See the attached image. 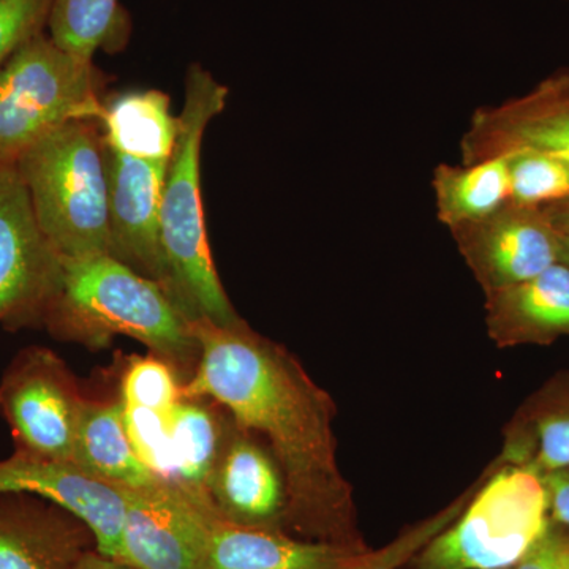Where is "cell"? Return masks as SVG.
I'll use <instances>...</instances> for the list:
<instances>
[{
    "label": "cell",
    "mask_w": 569,
    "mask_h": 569,
    "mask_svg": "<svg viewBox=\"0 0 569 569\" xmlns=\"http://www.w3.org/2000/svg\"><path fill=\"white\" fill-rule=\"evenodd\" d=\"M200 359L182 397L213 400L241 429L263 433L287 488L283 531L306 541L367 550L353 490L340 473L331 397L279 343L244 320L217 325L198 318Z\"/></svg>",
    "instance_id": "1"
},
{
    "label": "cell",
    "mask_w": 569,
    "mask_h": 569,
    "mask_svg": "<svg viewBox=\"0 0 569 569\" xmlns=\"http://www.w3.org/2000/svg\"><path fill=\"white\" fill-rule=\"evenodd\" d=\"M61 261L58 290L43 317L51 335L93 348L116 336L132 337L174 369L197 367L192 320L162 283L110 253Z\"/></svg>",
    "instance_id": "2"
},
{
    "label": "cell",
    "mask_w": 569,
    "mask_h": 569,
    "mask_svg": "<svg viewBox=\"0 0 569 569\" xmlns=\"http://www.w3.org/2000/svg\"><path fill=\"white\" fill-rule=\"evenodd\" d=\"M227 86L200 63L187 71L178 137L168 160L162 198V247L167 282L164 290L190 320L233 325L236 313L213 264L206 231L201 148L209 123L223 112Z\"/></svg>",
    "instance_id": "3"
},
{
    "label": "cell",
    "mask_w": 569,
    "mask_h": 569,
    "mask_svg": "<svg viewBox=\"0 0 569 569\" xmlns=\"http://www.w3.org/2000/svg\"><path fill=\"white\" fill-rule=\"evenodd\" d=\"M41 233L61 260L110 253L100 123H63L14 162Z\"/></svg>",
    "instance_id": "4"
},
{
    "label": "cell",
    "mask_w": 569,
    "mask_h": 569,
    "mask_svg": "<svg viewBox=\"0 0 569 569\" xmlns=\"http://www.w3.org/2000/svg\"><path fill=\"white\" fill-rule=\"evenodd\" d=\"M108 81L93 59L63 50L47 32L22 44L0 67V164H14L63 123L100 122Z\"/></svg>",
    "instance_id": "5"
},
{
    "label": "cell",
    "mask_w": 569,
    "mask_h": 569,
    "mask_svg": "<svg viewBox=\"0 0 569 569\" xmlns=\"http://www.w3.org/2000/svg\"><path fill=\"white\" fill-rule=\"evenodd\" d=\"M549 523L541 477L526 467L505 466L410 561L411 569L515 568Z\"/></svg>",
    "instance_id": "6"
},
{
    "label": "cell",
    "mask_w": 569,
    "mask_h": 569,
    "mask_svg": "<svg viewBox=\"0 0 569 569\" xmlns=\"http://www.w3.org/2000/svg\"><path fill=\"white\" fill-rule=\"evenodd\" d=\"M84 402L73 373L50 348L20 351L0 381V413L14 452L31 458L73 462Z\"/></svg>",
    "instance_id": "7"
},
{
    "label": "cell",
    "mask_w": 569,
    "mask_h": 569,
    "mask_svg": "<svg viewBox=\"0 0 569 569\" xmlns=\"http://www.w3.org/2000/svg\"><path fill=\"white\" fill-rule=\"evenodd\" d=\"M62 261L41 233L14 164H0V323L43 325Z\"/></svg>",
    "instance_id": "8"
},
{
    "label": "cell",
    "mask_w": 569,
    "mask_h": 569,
    "mask_svg": "<svg viewBox=\"0 0 569 569\" xmlns=\"http://www.w3.org/2000/svg\"><path fill=\"white\" fill-rule=\"evenodd\" d=\"M123 496L122 563L133 569H204L211 500L164 479L123 489Z\"/></svg>",
    "instance_id": "9"
},
{
    "label": "cell",
    "mask_w": 569,
    "mask_h": 569,
    "mask_svg": "<svg viewBox=\"0 0 569 569\" xmlns=\"http://www.w3.org/2000/svg\"><path fill=\"white\" fill-rule=\"evenodd\" d=\"M485 293L527 282L560 263V233L542 208L508 203L451 230Z\"/></svg>",
    "instance_id": "10"
},
{
    "label": "cell",
    "mask_w": 569,
    "mask_h": 569,
    "mask_svg": "<svg viewBox=\"0 0 569 569\" xmlns=\"http://www.w3.org/2000/svg\"><path fill=\"white\" fill-rule=\"evenodd\" d=\"M522 151L569 163V69L550 74L523 96L481 108L460 141L466 164Z\"/></svg>",
    "instance_id": "11"
},
{
    "label": "cell",
    "mask_w": 569,
    "mask_h": 569,
    "mask_svg": "<svg viewBox=\"0 0 569 569\" xmlns=\"http://www.w3.org/2000/svg\"><path fill=\"white\" fill-rule=\"evenodd\" d=\"M168 162H149L104 146L110 254L156 282H167L162 198Z\"/></svg>",
    "instance_id": "12"
},
{
    "label": "cell",
    "mask_w": 569,
    "mask_h": 569,
    "mask_svg": "<svg viewBox=\"0 0 569 569\" xmlns=\"http://www.w3.org/2000/svg\"><path fill=\"white\" fill-rule=\"evenodd\" d=\"M32 493L82 520L103 556L121 561L126 519L123 489L93 478L74 462L14 452L0 460V493Z\"/></svg>",
    "instance_id": "13"
},
{
    "label": "cell",
    "mask_w": 569,
    "mask_h": 569,
    "mask_svg": "<svg viewBox=\"0 0 569 569\" xmlns=\"http://www.w3.org/2000/svg\"><path fill=\"white\" fill-rule=\"evenodd\" d=\"M93 548L92 531L67 509L32 493H0V569H74Z\"/></svg>",
    "instance_id": "14"
},
{
    "label": "cell",
    "mask_w": 569,
    "mask_h": 569,
    "mask_svg": "<svg viewBox=\"0 0 569 569\" xmlns=\"http://www.w3.org/2000/svg\"><path fill=\"white\" fill-rule=\"evenodd\" d=\"M208 496L231 522L283 531L287 488L279 463L236 422L209 478Z\"/></svg>",
    "instance_id": "15"
},
{
    "label": "cell",
    "mask_w": 569,
    "mask_h": 569,
    "mask_svg": "<svg viewBox=\"0 0 569 569\" xmlns=\"http://www.w3.org/2000/svg\"><path fill=\"white\" fill-rule=\"evenodd\" d=\"M362 552L208 515L204 569H347Z\"/></svg>",
    "instance_id": "16"
},
{
    "label": "cell",
    "mask_w": 569,
    "mask_h": 569,
    "mask_svg": "<svg viewBox=\"0 0 569 569\" xmlns=\"http://www.w3.org/2000/svg\"><path fill=\"white\" fill-rule=\"evenodd\" d=\"M486 325L498 347L549 346L569 336V266L486 295Z\"/></svg>",
    "instance_id": "17"
},
{
    "label": "cell",
    "mask_w": 569,
    "mask_h": 569,
    "mask_svg": "<svg viewBox=\"0 0 569 569\" xmlns=\"http://www.w3.org/2000/svg\"><path fill=\"white\" fill-rule=\"evenodd\" d=\"M73 462L119 489L148 488L162 479L138 458L127 432L121 397L107 402L86 399Z\"/></svg>",
    "instance_id": "18"
},
{
    "label": "cell",
    "mask_w": 569,
    "mask_h": 569,
    "mask_svg": "<svg viewBox=\"0 0 569 569\" xmlns=\"http://www.w3.org/2000/svg\"><path fill=\"white\" fill-rule=\"evenodd\" d=\"M103 144L110 151L149 162H168L178 137L170 97L157 89L114 93L103 100Z\"/></svg>",
    "instance_id": "19"
},
{
    "label": "cell",
    "mask_w": 569,
    "mask_h": 569,
    "mask_svg": "<svg viewBox=\"0 0 569 569\" xmlns=\"http://www.w3.org/2000/svg\"><path fill=\"white\" fill-rule=\"evenodd\" d=\"M432 189L438 220L449 230L479 222L509 201L508 156L478 163H440Z\"/></svg>",
    "instance_id": "20"
},
{
    "label": "cell",
    "mask_w": 569,
    "mask_h": 569,
    "mask_svg": "<svg viewBox=\"0 0 569 569\" xmlns=\"http://www.w3.org/2000/svg\"><path fill=\"white\" fill-rule=\"evenodd\" d=\"M173 447L174 482L194 497L208 498V482L228 430L203 397H182L168 419Z\"/></svg>",
    "instance_id": "21"
},
{
    "label": "cell",
    "mask_w": 569,
    "mask_h": 569,
    "mask_svg": "<svg viewBox=\"0 0 569 569\" xmlns=\"http://www.w3.org/2000/svg\"><path fill=\"white\" fill-rule=\"evenodd\" d=\"M47 33L63 50L93 59L126 50L132 18L119 0H54Z\"/></svg>",
    "instance_id": "22"
},
{
    "label": "cell",
    "mask_w": 569,
    "mask_h": 569,
    "mask_svg": "<svg viewBox=\"0 0 569 569\" xmlns=\"http://www.w3.org/2000/svg\"><path fill=\"white\" fill-rule=\"evenodd\" d=\"M503 460L538 475L569 468V380L539 395L526 422L509 438Z\"/></svg>",
    "instance_id": "23"
},
{
    "label": "cell",
    "mask_w": 569,
    "mask_h": 569,
    "mask_svg": "<svg viewBox=\"0 0 569 569\" xmlns=\"http://www.w3.org/2000/svg\"><path fill=\"white\" fill-rule=\"evenodd\" d=\"M509 203L546 208L569 198V163L549 153H509Z\"/></svg>",
    "instance_id": "24"
},
{
    "label": "cell",
    "mask_w": 569,
    "mask_h": 569,
    "mask_svg": "<svg viewBox=\"0 0 569 569\" xmlns=\"http://www.w3.org/2000/svg\"><path fill=\"white\" fill-rule=\"evenodd\" d=\"M182 383L176 377L174 366L156 355L130 359L123 369L121 400L123 406L140 407L170 418L178 406Z\"/></svg>",
    "instance_id": "25"
},
{
    "label": "cell",
    "mask_w": 569,
    "mask_h": 569,
    "mask_svg": "<svg viewBox=\"0 0 569 569\" xmlns=\"http://www.w3.org/2000/svg\"><path fill=\"white\" fill-rule=\"evenodd\" d=\"M471 493H473V489L460 496L455 503L441 509L437 515L410 527L385 548L366 550L361 556L356 557L353 563L347 569H400L406 567L437 535L447 530L462 515L470 501Z\"/></svg>",
    "instance_id": "26"
},
{
    "label": "cell",
    "mask_w": 569,
    "mask_h": 569,
    "mask_svg": "<svg viewBox=\"0 0 569 569\" xmlns=\"http://www.w3.org/2000/svg\"><path fill=\"white\" fill-rule=\"evenodd\" d=\"M127 432L138 458L157 477L174 482L173 447H171L170 425L162 415L140 407L123 406Z\"/></svg>",
    "instance_id": "27"
},
{
    "label": "cell",
    "mask_w": 569,
    "mask_h": 569,
    "mask_svg": "<svg viewBox=\"0 0 569 569\" xmlns=\"http://www.w3.org/2000/svg\"><path fill=\"white\" fill-rule=\"evenodd\" d=\"M54 0H0V67L22 44L47 32Z\"/></svg>",
    "instance_id": "28"
},
{
    "label": "cell",
    "mask_w": 569,
    "mask_h": 569,
    "mask_svg": "<svg viewBox=\"0 0 569 569\" xmlns=\"http://www.w3.org/2000/svg\"><path fill=\"white\" fill-rule=\"evenodd\" d=\"M568 541L569 537L550 520L548 530L515 569H565V550Z\"/></svg>",
    "instance_id": "29"
},
{
    "label": "cell",
    "mask_w": 569,
    "mask_h": 569,
    "mask_svg": "<svg viewBox=\"0 0 569 569\" xmlns=\"http://www.w3.org/2000/svg\"><path fill=\"white\" fill-rule=\"evenodd\" d=\"M539 477L548 497L550 520L569 527V468L545 471Z\"/></svg>",
    "instance_id": "30"
},
{
    "label": "cell",
    "mask_w": 569,
    "mask_h": 569,
    "mask_svg": "<svg viewBox=\"0 0 569 569\" xmlns=\"http://www.w3.org/2000/svg\"><path fill=\"white\" fill-rule=\"evenodd\" d=\"M74 569H133L127 567L122 561L111 559V557L103 556L96 548L88 550L81 560L78 561Z\"/></svg>",
    "instance_id": "31"
},
{
    "label": "cell",
    "mask_w": 569,
    "mask_h": 569,
    "mask_svg": "<svg viewBox=\"0 0 569 569\" xmlns=\"http://www.w3.org/2000/svg\"><path fill=\"white\" fill-rule=\"evenodd\" d=\"M545 212L548 213L552 223L559 228L560 231H569V198L559 203L546 206Z\"/></svg>",
    "instance_id": "32"
},
{
    "label": "cell",
    "mask_w": 569,
    "mask_h": 569,
    "mask_svg": "<svg viewBox=\"0 0 569 569\" xmlns=\"http://www.w3.org/2000/svg\"><path fill=\"white\" fill-rule=\"evenodd\" d=\"M559 230V228H557ZM560 263L569 266V231H560Z\"/></svg>",
    "instance_id": "33"
},
{
    "label": "cell",
    "mask_w": 569,
    "mask_h": 569,
    "mask_svg": "<svg viewBox=\"0 0 569 569\" xmlns=\"http://www.w3.org/2000/svg\"><path fill=\"white\" fill-rule=\"evenodd\" d=\"M565 569H569V541L567 550H565Z\"/></svg>",
    "instance_id": "34"
},
{
    "label": "cell",
    "mask_w": 569,
    "mask_h": 569,
    "mask_svg": "<svg viewBox=\"0 0 569 569\" xmlns=\"http://www.w3.org/2000/svg\"><path fill=\"white\" fill-rule=\"evenodd\" d=\"M508 569H515V568H508Z\"/></svg>",
    "instance_id": "35"
}]
</instances>
